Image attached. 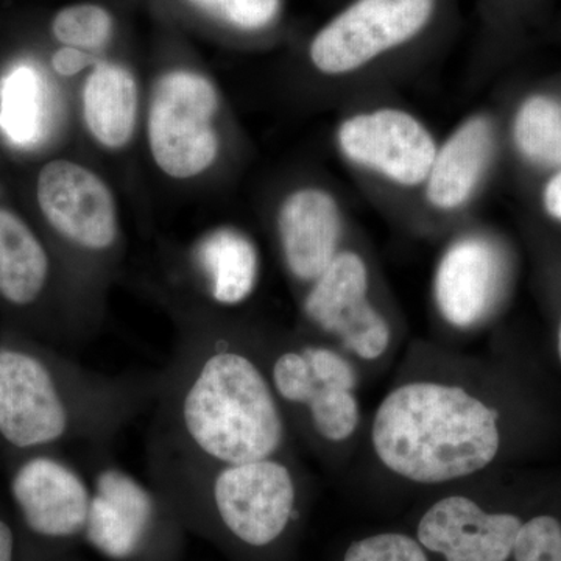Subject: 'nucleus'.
Listing matches in <instances>:
<instances>
[{
    "label": "nucleus",
    "mask_w": 561,
    "mask_h": 561,
    "mask_svg": "<svg viewBox=\"0 0 561 561\" xmlns=\"http://www.w3.org/2000/svg\"><path fill=\"white\" fill-rule=\"evenodd\" d=\"M151 412L147 454L184 463L271 459L287 438L268 370L209 319L181 327Z\"/></svg>",
    "instance_id": "nucleus-1"
},
{
    "label": "nucleus",
    "mask_w": 561,
    "mask_h": 561,
    "mask_svg": "<svg viewBox=\"0 0 561 561\" xmlns=\"http://www.w3.org/2000/svg\"><path fill=\"white\" fill-rule=\"evenodd\" d=\"M158 371L108 375L51 360L21 346H0V438L14 449L77 443L81 453L111 451L122 432L151 411Z\"/></svg>",
    "instance_id": "nucleus-2"
},
{
    "label": "nucleus",
    "mask_w": 561,
    "mask_h": 561,
    "mask_svg": "<svg viewBox=\"0 0 561 561\" xmlns=\"http://www.w3.org/2000/svg\"><path fill=\"white\" fill-rule=\"evenodd\" d=\"M371 442L382 463L408 481H456L496 457L497 412L460 387L408 383L379 405Z\"/></svg>",
    "instance_id": "nucleus-3"
},
{
    "label": "nucleus",
    "mask_w": 561,
    "mask_h": 561,
    "mask_svg": "<svg viewBox=\"0 0 561 561\" xmlns=\"http://www.w3.org/2000/svg\"><path fill=\"white\" fill-rule=\"evenodd\" d=\"M151 485L173 507H205L249 548H268L295 518L298 483L279 457L243 463L192 465L147 454Z\"/></svg>",
    "instance_id": "nucleus-4"
},
{
    "label": "nucleus",
    "mask_w": 561,
    "mask_h": 561,
    "mask_svg": "<svg viewBox=\"0 0 561 561\" xmlns=\"http://www.w3.org/2000/svg\"><path fill=\"white\" fill-rule=\"evenodd\" d=\"M217 111L219 94L202 73L172 70L157 81L147 135L160 171L171 179L191 180L213 168L220 146L214 127Z\"/></svg>",
    "instance_id": "nucleus-5"
},
{
    "label": "nucleus",
    "mask_w": 561,
    "mask_h": 561,
    "mask_svg": "<svg viewBox=\"0 0 561 561\" xmlns=\"http://www.w3.org/2000/svg\"><path fill=\"white\" fill-rule=\"evenodd\" d=\"M83 467L91 482L84 538L106 559H139L160 529L168 501L151 483L122 468L111 451L84 453Z\"/></svg>",
    "instance_id": "nucleus-6"
},
{
    "label": "nucleus",
    "mask_w": 561,
    "mask_h": 561,
    "mask_svg": "<svg viewBox=\"0 0 561 561\" xmlns=\"http://www.w3.org/2000/svg\"><path fill=\"white\" fill-rule=\"evenodd\" d=\"M267 370L279 404L305 413L313 434L330 443L354 434L359 424L356 375L341 354L319 345L284 348Z\"/></svg>",
    "instance_id": "nucleus-7"
},
{
    "label": "nucleus",
    "mask_w": 561,
    "mask_h": 561,
    "mask_svg": "<svg viewBox=\"0 0 561 561\" xmlns=\"http://www.w3.org/2000/svg\"><path fill=\"white\" fill-rule=\"evenodd\" d=\"M432 11L434 0H356L317 33L312 65L328 76L353 72L419 35Z\"/></svg>",
    "instance_id": "nucleus-8"
},
{
    "label": "nucleus",
    "mask_w": 561,
    "mask_h": 561,
    "mask_svg": "<svg viewBox=\"0 0 561 561\" xmlns=\"http://www.w3.org/2000/svg\"><path fill=\"white\" fill-rule=\"evenodd\" d=\"M36 198L51 230L80 253L110 254L119 239V216L108 184L79 162L55 160L41 169Z\"/></svg>",
    "instance_id": "nucleus-9"
},
{
    "label": "nucleus",
    "mask_w": 561,
    "mask_h": 561,
    "mask_svg": "<svg viewBox=\"0 0 561 561\" xmlns=\"http://www.w3.org/2000/svg\"><path fill=\"white\" fill-rule=\"evenodd\" d=\"M302 309L312 324L341 339L360 359H378L389 348V323L368 301L367 265L353 251H339L313 280Z\"/></svg>",
    "instance_id": "nucleus-10"
},
{
    "label": "nucleus",
    "mask_w": 561,
    "mask_h": 561,
    "mask_svg": "<svg viewBox=\"0 0 561 561\" xmlns=\"http://www.w3.org/2000/svg\"><path fill=\"white\" fill-rule=\"evenodd\" d=\"M337 142L354 164L402 186L424 183L437 153L434 138L420 121L391 108L350 117L339 128Z\"/></svg>",
    "instance_id": "nucleus-11"
},
{
    "label": "nucleus",
    "mask_w": 561,
    "mask_h": 561,
    "mask_svg": "<svg viewBox=\"0 0 561 561\" xmlns=\"http://www.w3.org/2000/svg\"><path fill=\"white\" fill-rule=\"evenodd\" d=\"M11 494L33 534L51 540L84 537L91 482L83 465L35 454L14 471Z\"/></svg>",
    "instance_id": "nucleus-12"
},
{
    "label": "nucleus",
    "mask_w": 561,
    "mask_h": 561,
    "mask_svg": "<svg viewBox=\"0 0 561 561\" xmlns=\"http://www.w3.org/2000/svg\"><path fill=\"white\" fill-rule=\"evenodd\" d=\"M522 527L516 516L486 513L470 497L449 496L424 513L419 540L446 561H507Z\"/></svg>",
    "instance_id": "nucleus-13"
},
{
    "label": "nucleus",
    "mask_w": 561,
    "mask_h": 561,
    "mask_svg": "<svg viewBox=\"0 0 561 561\" xmlns=\"http://www.w3.org/2000/svg\"><path fill=\"white\" fill-rule=\"evenodd\" d=\"M341 234V208L328 191L302 187L280 205V253L287 271L301 283L312 284L337 256Z\"/></svg>",
    "instance_id": "nucleus-14"
},
{
    "label": "nucleus",
    "mask_w": 561,
    "mask_h": 561,
    "mask_svg": "<svg viewBox=\"0 0 561 561\" xmlns=\"http://www.w3.org/2000/svg\"><path fill=\"white\" fill-rule=\"evenodd\" d=\"M496 268L493 250L483 239H460L446 250L435 275V300L446 321L467 328L482 319Z\"/></svg>",
    "instance_id": "nucleus-15"
},
{
    "label": "nucleus",
    "mask_w": 561,
    "mask_h": 561,
    "mask_svg": "<svg viewBox=\"0 0 561 561\" xmlns=\"http://www.w3.org/2000/svg\"><path fill=\"white\" fill-rule=\"evenodd\" d=\"M191 267L210 305L236 308L249 300L260 279V253L242 231L217 228L192 247Z\"/></svg>",
    "instance_id": "nucleus-16"
},
{
    "label": "nucleus",
    "mask_w": 561,
    "mask_h": 561,
    "mask_svg": "<svg viewBox=\"0 0 561 561\" xmlns=\"http://www.w3.org/2000/svg\"><path fill=\"white\" fill-rule=\"evenodd\" d=\"M493 150V128L483 116L470 117L437 149L426 181L427 201L456 209L471 197Z\"/></svg>",
    "instance_id": "nucleus-17"
},
{
    "label": "nucleus",
    "mask_w": 561,
    "mask_h": 561,
    "mask_svg": "<svg viewBox=\"0 0 561 561\" xmlns=\"http://www.w3.org/2000/svg\"><path fill=\"white\" fill-rule=\"evenodd\" d=\"M138 102L130 70L117 62L95 65L81 90V114L92 139L108 150L127 147L136 130Z\"/></svg>",
    "instance_id": "nucleus-18"
},
{
    "label": "nucleus",
    "mask_w": 561,
    "mask_h": 561,
    "mask_svg": "<svg viewBox=\"0 0 561 561\" xmlns=\"http://www.w3.org/2000/svg\"><path fill=\"white\" fill-rule=\"evenodd\" d=\"M50 279V257L35 232L0 208V297L16 308L39 300Z\"/></svg>",
    "instance_id": "nucleus-19"
},
{
    "label": "nucleus",
    "mask_w": 561,
    "mask_h": 561,
    "mask_svg": "<svg viewBox=\"0 0 561 561\" xmlns=\"http://www.w3.org/2000/svg\"><path fill=\"white\" fill-rule=\"evenodd\" d=\"M43 83L27 66L14 69L0 88V128L16 144L39 138L44 116Z\"/></svg>",
    "instance_id": "nucleus-20"
},
{
    "label": "nucleus",
    "mask_w": 561,
    "mask_h": 561,
    "mask_svg": "<svg viewBox=\"0 0 561 561\" xmlns=\"http://www.w3.org/2000/svg\"><path fill=\"white\" fill-rule=\"evenodd\" d=\"M516 147L529 160L561 165V105L549 98H530L523 103L513 125Z\"/></svg>",
    "instance_id": "nucleus-21"
},
{
    "label": "nucleus",
    "mask_w": 561,
    "mask_h": 561,
    "mask_svg": "<svg viewBox=\"0 0 561 561\" xmlns=\"http://www.w3.org/2000/svg\"><path fill=\"white\" fill-rule=\"evenodd\" d=\"M51 32L70 49H101L113 35V18L108 10L95 3H76L58 11Z\"/></svg>",
    "instance_id": "nucleus-22"
},
{
    "label": "nucleus",
    "mask_w": 561,
    "mask_h": 561,
    "mask_svg": "<svg viewBox=\"0 0 561 561\" xmlns=\"http://www.w3.org/2000/svg\"><path fill=\"white\" fill-rule=\"evenodd\" d=\"M195 7L241 31H261L275 20L280 0H190Z\"/></svg>",
    "instance_id": "nucleus-23"
},
{
    "label": "nucleus",
    "mask_w": 561,
    "mask_h": 561,
    "mask_svg": "<svg viewBox=\"0 0 561 561\" xmlns=\"http://www.w3.org/2000/svg\"><path fill=\"white\" fill-rule=\"evenodd\" d=\"M516 561H561V526L551 516L523 524L515 549Z\"/></svg>",
    "instance_id": "nucleus-24"
},
{
    "label": "nucleus",
    "mask_w": 561,
    "mask_h": 561,
    "mask_svg": "<svg viewBox=\"0 0 561 561\" xmlns=\"http://www.w3.org/2000/svg\"><path fill=\"white\" fill-rule=\"evenodd\" d=\"M343 561H430L419 541L402 534H381L353 542Z\"/></svg>",
    "instance_id": "nucleus-25"
},
{
    "label": "nucleus",
    "mask_w": 561,
    "mask_h": 561,
    "mask_svg": "<svg viewBox=\"0 0 561 561\" xmlns=\"http://www.w3.org/2000/svg\"><path fill=\"white\" fill-rule=\"evenodd\" d=\"M546 210L561 220V172L557 173L545 190Z\"/></svg>",
    "instance_id": "nucleus-26"
},
{
    "label": "nucleus",
    "mask_w": 561,
    "mask_h": 561,
    "mask_svg": "<svg viewBox=\"0 0 561 561\" xmlns=\"http://www.w3.org/2000/svg\"><path fill=\"white\" fill-rule=\"evenodd\" d=\"M14 537L9 524L0 519V561H13Z\"/></svg>",
    "instance_id": "nucleus-27"
},
{
    "label": "nucleus",
    "mask_w": 561,
    "mask_h": 561,
    "mask_svg": "<svg viewBox=\"0 0 561 561\" xmlns=\"http://www.w3.org/2000/svg\"><path fill=\"white\" fill-rule=\"evenodd\" d=\"M559 356H560V360H561V327H560V332H559Z\"/></svg>",
    "instance_id": "nucleus-28"
}]
</instances>
